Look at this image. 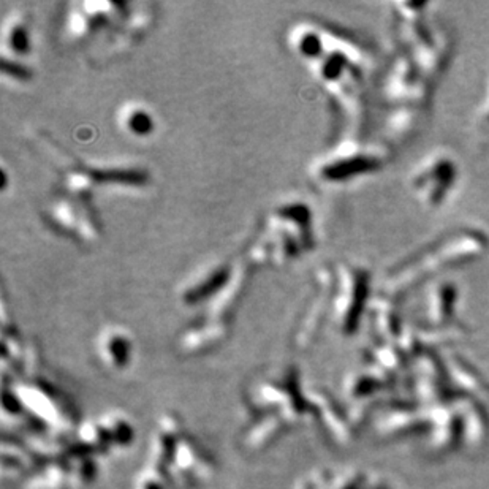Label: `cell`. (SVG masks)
<instances>
[{"label":"cell","instance_id":"cell-1","mask_svg":"<svg viewBox=\"0 0 489 489\" xmlns=\"http://www.w3.org/2000/svg\"><path fill=\"white\" fill-rule=\"evenodd\" d=\"M488 241L483 231L467 229L442 236L393 270L390 276L391 293L408 292L437 272L459 268L480 258L489 246Z\"/></svg>","mask_w":489,"mask_h":489},{"label":"cell","instance_id":"cell-3","mask_svg":"<svg viewBox=\"0 0 489 489\" xmlns=\"http://www.w3.org/2000/svg\"><path fill=\"white\" fill-rule=\"evenodd\" d=\"M458 301V288L451 283H442L436 287L432 298L429 299V315L434 317L437 322H447L454 312Z\"/></svg>","mask_w":489,"mask_h":489},{"label":"cell","instance_id":"cell-2","mask_svg":"<svg viewBox=\"0 0 489 489\" xmlns=\"http://www.w3.org/2000/svg\"><path fill=\"white\" fill-rule=\"evenodd\" d=\"M458 181V165L445 152L426 157L412 174L411 187L426 208H440Z\"/></svg>","mask_w":489,"mask_h":489},{"label":"cell","instance_id":"cell-4","mask_svg":"<svg viewBox=\"0 0 489 489\" xmlns=\"http://www.w3.org/2000/svg\"><path fill=\"white\" fill-rule=\"evenodd\" d=\"M483 117H485L486 121H489V94L486 97V103L483 106Z\"/></svg>","mask_w":489,"mask_h":489}]
</instances>
